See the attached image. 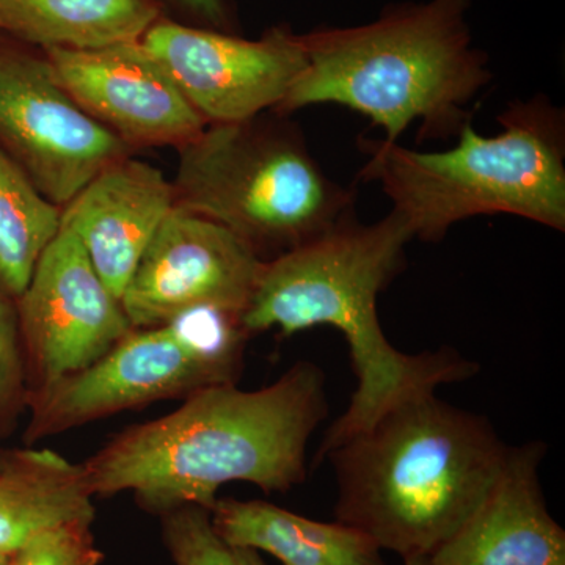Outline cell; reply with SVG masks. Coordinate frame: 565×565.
<instances>
[{"label":"cell","mask_w":565,"mask_h":565,"mask_svg":"<svg viewBox=\"0 0 565 565\" xmlns=\"http://www.w3.org/2000/svg\"><path fill=\"white\" fill-rule=\"evenodd\" d=\"M93 500L82 463L51 449H14L0 468V556L55 527L95 522Z\"/></svg>","instance_id":"obj_16"},{"label":"cell","mask_w":565,"mask_h":565,"mask_svg":"<svg viewBox=\"0 0 565 565\" xmlns=\"http://www.w3.org/2000/svg\"><path fill=\"white\" fill-rule=\"evenodd\" d=\"M247 241L173 206L121 296L134 329L166 326L199 310L244 315L264 269Z\"/></svg>","instance_id":"obj_10"},{"label":"cell","mask_w":565,"mask_h":565,"mask_svg":"<svg viewBox=\"0 0 565 565\" xmlns=\"http://www.w3.org/2000/svg\"><path fill=\"white\" fill-rule=\"evenodd\" d=\"M411 239L397 212L373 225H360L349 215L310 243L266 262L245 308L243 322L250 334L277 329L281 337H291L330 326L348 341L356 388L344 414L327 430L315 468L405 397L467 381L479 371L478 363L451 349L407 355L386 340L377 296L396 274Z\"/></svg>","instance_id":"obj_2"},{"label":"cell","mask_w":565,"mask_h":565,"mask_svg":"<svg viewBox=\"0 0 565 565\" xmlns=\"http://www.w3.org/2000/svg\"><path fill=\"white\" fill-rule=\"evenodd\" d=\"M29 384L17 305L0 288V438L28 412Z\"/></svg>","instance_id":"obj_20"},{"label":"cell","mask_w":565,"mask_h":565,"mask_svg":"<svg viewBox=\"0 0 565 565\" xmlns=\"http://www.w3.org/2000/svg\"><path fill=\"white\" fill-rule=\"evenodd\" d=\"M542 441L509 448L497 482L430 565H565V531L550 514L539 467Z\"/></svg>","instance_id":"obj_14"},{"label":"cell","mask_w":565,"mask_h":565,"mask_svg":"<svg viewBox=\"0 0 565 565\" xmlns=\"http://www.w3.org/2000/svg\"><path fill=\"white\" fill-rule=\"evenodd\" d=\"M195 20L204 22L214 31H225L228 28V9L225 0H170Z\"/></svg>","instance_id":"obj_22"},{"label":"cell","mask_w":565,"mask_h":565,"mask_svg":"<svg viewBox=\"0 0 565 565\" xmlns=\"http://www.w3.org/2000/svg\"><path fill=\"white\" fill-rule=\"evenodd\" d=\"M44 54L71 99L129 148L178 150L207 126L140 41Z\"/></svg>","instance_id":"obj_12"},{"label":"cell","mask_w":565,"mask_h":565,"mask_svg":"<svg viewBox=\"0 0 565 565\" xmlns=\"http://www.w3.org/2000/svg\"><path fill=\"white\" fill-rule=\"evenodd\" d=\"M173 206V185L161 170L126 156L96 174L62 207V226L77 237L96 274L121 300Z\"/></svg>","instance_id":"obj_13"},{"label":"cell","mask_w":565,"mask_h":565,"mask_svg":"<svg viewBox=\"0 0 565 565\" xmlns=\"http://www.w3.org/2000/svg\"><path fill=\"white\" fill-rule=\"evenodd\" d=\"M14 305L29 396L92 366L134 329L121 300L65 226Z\"/></svg>","instance_id":"obj_9"},{"label":"cell","mask_w":565,"mask_h":565,"mask_svg":"<svg viewBox=\"0 0 565 565\" xmlns=\"http://www.w3.org/2000/svg\"><path fill=\"white\" fill-rule=\"evenodd\" d=\"M327 412L326 375L299 362L264 388L193 393L177 411L115 434L82 467L95 498L131 493L159 516L188 505L211 511L230 482L266 493L302 484L308 441Z\"/></svg>","instance_id":"obj_1"},{"label":"cell","mask_w":565,"mask_h":565,"mask_svg":"<svg viewBox=\"0 0 565 565\" xmlns=\"http://www.w3.org/2000/svg\"><path fill=\"white\" fill-rule=\"evenodd\" d=\"M470 3H401L367 24L299 33L307 63L278 110L340 104L370 118L386 143L414 122L433 139L459 132L490 81L467 21Z\"/></svg>","instance_id":"obj_4"},{"label":"cell","mask_w":565,"mask_h":565,"mask_svg":"<svg viewBox=\"0 0 565 565\" xmlns=\"http://www.w3.org/2000/svg\"><path fill=\"white\" fill-rule=\"evenodd\" d=\"M509 448L486 416L412 394L323 459L337 476V522L403 559L430 556L478 511Z\"/></svg>","instance_id":"obj_3"},{"label":"cell","mask_w":565,"mask_h":565,"mask_svg":"<svg viewBox=\"0 0 565 565\" xmlns=\"http://www.w3.org/2000/svg\"><path fill=\"white\" fill-rule=\"evenodd\" d=\"M11 455H13V451H7V449H0V468H2L3 465L9 462Z\"/></svg>","instance_id":"obj_24"},{"label":"cell","mask_w":565,"mask_h":565,"mask_svg":"<svg viewBox=\"0 0 565 565\" xmlns=\"http://www.w3.org/2000/svg\"><path fill=\"white\" fill-rule=\"evenodd\" d=\"M158 0H0V33L41 51H93L140 41Z\"/></svg>","instance_id":"obj_17"},{"label":"cell","mask_w":565,"mask_h":565,"mask_svg":"<svg viewBox=\"0 0 565 565\" xmlns=\"http://www.w3.org/2000/svg\"><path fill=\"white\" fill-rule=\"evenodd\" d=\"M62 226V210L0 148V288L17 300Z\"/></svg>","instance_id":"obj_18"},{"label":"cell","mask_w":565,"mask_h":565,"mask_svg":"<svg viewBox=\"0 0 565 565\" xmlns=\"http://www.w3.org/2000/svg\"><path fill=\"white\" fill-rule=\"evenodd\" d=\"M404 565H430V561L427 556L408 557L404 559Z\"/></svg>","instance_id":"obj_23"},{"label":"cell","mask_w":565,"mask_h":565,"mask_svg":"<svg viewBox=\"0 0 565 565\" xmlns=\"http://www.w3.org/2000/svg\"><path fill=\"white\" fill-rule=\"evenodd\" d=\"M92 527L93 522L55 527L7 556L3 565H99L104 555Z\"/></svg>","instance_id":"obj_21"},{"label":"cell","mask_w":565,"mask_h":565,"mask_svg":"<svg viewBox=\"0 0 565 565\" xmlns=\"http://www.w3.org/2000/svg\"><path fill=\"white\" fill-rule=\"evenodd\" d=\"M252 334L243 315L199 310L151 329H132L103 359L29 396L24 440L68 433L167 399L234 385Z\"/></svg>","instance_id":"obj_7"},{"label":"cell","mask_w":565,"mask_h":565,"mask_svg":"<svg viewBox=\"0 0 565 565\" xmlns=\"http://www.w3.org/2000/svg\"><path fill=\"white\" fill-rule=\"evenodd\" d=\"M503 132L481 136L470 122L446 151L367 141L362 177L379 181L412 236L440 241L457 222L509 214L565 230L564 122L544 99L515 103L498 117Z\"/></svg>","instance_id":"obj_5"},{"label":"cell","mask_w":565,"mask_h":565,"mask_svg":"<svg viewBox=\"0 0 565 565\" xmlns=\"http://www.w3.org/2000/svg\"><path fill=\"white\" fill-rule=\"evenodd\" d=\"M7 557L0 556V565L6 564Z\"/></svg>","instance_id":"obj_25"},{"label":"cell","mask_w":565,"mask_h":565,"mask_svg":"<svg viewBox=\"0 0 565 565\" xmlns=\"http://www.w3.org/2000/svg\"><path fill=\"white\" fill-rule=\"evenodd\" d=\"M161 522L174 565H267L256 550L223 541L206 509L188 505L161 515Z\"/></svg>","instance_id":"obj_19"},{"label":"cell","mask_w":565,"mask_h":565,"mask_svg":"<svg viewBox=\"0 0 565 565\" xmlns=\"http://www.w3.org/2000/svg\"><path fill=\"white\" fill-rule=\"evenodd\" d=\"M0 148L61 210L129 150L71 99L44 52L13 44H0Z\"/></svg>","instance_id":"obj_8"},{"label":"cell","mask_w":565,"mask_h":565,"mask_svg":"<svg viewBox=\"0 0 565 565\" xmlns=\"http://www.w3.org/2000/svg\"><path fill=\"white\" fill-rule=\"evenodd\" d=\"M140 43L207 125L248 121L278 109L307 63L299 33L286 28L245 40L159 20Z\"/></svg>","instance_id":"obj_11"},{"label":"cell","mask_w":565,"mask_h":565,"mask_svg":"<svg viewBox=\"0 0 565 565\" xmlns=\"http://www.w3.org/2000/svg\"><path fill=\"white\" fill-rule=\"evenodd\" d=\"M253 120L207 125L178 148L174 206L225 226L258 253L275 245L281 255L349 217L352 196L296 136Z\"/></svg>","instance_id":"obj_6"},{"label":"cell","mask_w":565,"mask_h":565,"mask_svg":"<svg viewBox=\"0 0 565 565\" xmlns=\"http://www.w3.org/2000/svg\"><path fill=\"white\" fill-rule=\"evenodd\" d=\"M215 533L228 544L269 553L282 565H385L370 535L344 523H323L262 500L218 498Z\"/></svg>","instance_id":"obj_15"}]
</instances>
